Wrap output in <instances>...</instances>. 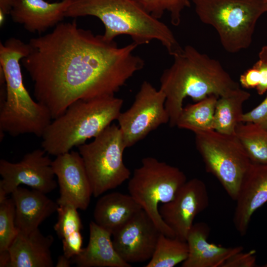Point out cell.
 Wrapping results in <instances>:
<instances>
[{
	"mask_svg": "<svg viewBox=\"0 0 267 267\" xmlns=\"http://www.w3.org/2000/svg\"><path fill=\"white\" fill-rule=\"evenodd\" d=\"M21 61L34 86L37 101L54 119L80 99L114 96L144 65L132 42L119 46L103 35L60 23L50 33L32 38Z\"/></svg>",
	"mask_w": 267,
	"mask_h": 267,
	"instance_id": "6da1fadb",
	"label": "cell"
},
{
	"mask_svg": "<svg viewBox=\"0 0 267 267\" xmlns=\"http://www.w3.org/2000/svg\"><path fill=\"white\" fill-rule=\"evenodd\" d=\"M174 57L160 79V89L166 96L165 108L170 127L176 126L187 96L199 101L211 95L220 97L240 88L216 59L187 45Z\"/></svg>",
	"mask_w": 267,
	"mask_h": 267,
	"instance_id": "7a4b0ae2",
	"label": "cell"
},
{
	"mask_svg": "<svg viewBox=\"0 0 267 267\" xmlns=\"http://www.w3.org/2000/svg\"><path fill=\"white\" fill-rule=\"evenodd\" d=\"M86 16L101 21L104 27L102 35L106 40L128 35L138 45L157 41L173 56L182 49L168 26L146 12L135 0H72L65 17Z\"/></svg>",
	"mask_w": 267,
	"mask_h": 267,
	"instance_id": "3957f363",
	"label": "cell"
},
{
	"mask_svg": "<svg viewBox=\"0 0 267 267\" xmlns=\"http://www.w3.org/2000/svg\"><path fill=\"white\" fill-rule=\"evenodd\" d=\"M29 45L15 38L0 44V67L5 78L6 96L0 105V138L6 132L12 136L30 134L41 137L51 123L48 109L35 101L24 86L20 61Z\"/></svg>",
	"mask_w": 267,
	"mask_h": 267,
	"instance_id": "277c9868",
	"label": "cell"
},
{
	"mask_svg": "<svg viewBox=\"0 0 267 267\" xmlns=\"http://www.w3.org/2000/svg\"><path fill=\"white\" fill-rule=\"evenodd\" d=\"M123 104V100L115 95L75 101L45 129L42 149L55 156L70 152L117 120Z\"/></svg>",
	"mask_w": 267,
	"mask_h": 267,
	"instance_id": "5b68a950",
	"label": "cell"
},
{
	"mask_svg": "<svg viewBox=\"0 0 267 267\" xmlns=\"http://www.w3.org/2000/svg\"><path fill=\"white\" fill-rule=\"evenodd\" d=\"M200 21L217 32L223 48L236 53L249 47L258 20L267 12L263 0H192Z\"/></svg>",
	"mask_w": 267,
	"mask_h": 267,
	"instance_id": "8992f818",
	"label": "cell"
},
{
	"mask_svg": "<svg viewBox=\"0 0 267 267\" xmlns=\"http://www.w3.org/2000/svg\"><path fill=\"white\" fill-rule=\"evenodd\" d=\"M128 183L129 194L150 216L160 231L175 237L173 231L161 218L158 206L172 200L187 181L185 174L179 168L153 157L141 160Z\"/></svg>",
	"mask_w": 267,
	"mask_h": 267,
	"instance_id": "52a82bcc",
	"label": "cell"
},
{
	"mask_svg": "<svg viewBox=\"0 0 267 267\" xmlns=\"http://www.w3.org/2000/svg\"><path fill=\"white\" fill-rule=\"evenodd\" d=\"M78 148L94 197L116 188L130 178L131 173L123 161L126 147L119 126L109 125L92 142Z\"/></svg>",
	"mask_w": 267,
	"mask_h": 267,
	"instance_id": "ba28073f",
	"label": "cell"
},
{
	"mask_svg": "<svg viewBox=\"0 0 267 267\" xmlns=\"http://www.w3.org/2000/svg\"><path fill=\"white\" fill-rule=\"evenodd\" d=\"M194 134L196 147L206 171L214 176L228 196L235 200L252 164L242 144L235 135L215 130Z\"/></svg>",
	"mask_w": 267,
	"mask_h": 267,
	"instance_id": "9c48e42d",
	"label": "cell"
},
{
	"mask_svg": "<svg viewBox=\"0 0 267 267\" xmlns=\"http://www.w3.org/2000/svg\"><path fill=\"white\" fill-rule=\"evenodd\" d=\"M166 96L150 82L144 81L131 106L121 112L117 121L126 148L134 146L160 126L169 123Z\"/></svg>",
	"mask_w": 267,
	"mask_h": 267,
	"instance_id": "30bf717a",
	"label": "cell"
},
{
	"mask_svg": "<svg viewBox=\"0 0 267 267\" xmlns=\"http://www.w3.org/2000/svg\"><path fill=\"white\" fill-rule=\"evenodd\" d=\"M46 154L43 149H37L17 163L0 160V202L21 184L45 194L57 187L52 161Z\"/></svg>",
	"mask_w": 267,
	"mask_h": 267,
	"instance_id": "8fae6325",
	"label": "cell"
},
{
	"mask_svg": "<svg viewBox=\"0 0 267 267\" xmlns=\"http://www.w3.org/2000/svg\"><path fill=\"white\" fill-rule=\"evenodd\" d=\"M209 204L205 183L199 178H193L185 182L172 200L162 204L159 211L175 237L186 241L195 218L205 210Z\"/></svg>",
	"mask_w": 267,
	"mask_h": 267,
	"instance_id": "7c38bea8",
	"label": "cell"
},
{
	"mask_svg": "<svg viewBox=\"0 0 267 267\" xmlns=\"http://www.w3.org/2000/svg\"><path fill=\"white\" fill-rule=\"evenodd\" d=\"M162 232L141 209L112 233L113 243L126 262L143 263L151 258Z\"/></svg>",
	"mask_w": 267,
	"mask_h": 267,
	"instance_id": "4fadbf2b",
	"label": "cell"
},
{
	"mask_svg": "<svg viewBox=\"0 0 267 267\" xmlns=\"http://www.w3.org/2000/svg\"><path fill=\"white\" fill-rule=\"evenodd\" d=\"M52 166L59 187L58 205L69 204L78 209L86 210L92 191L79 152L71 150L57 156Z\"/></svg>",
	"mask_w": 267,
	"mask_h": 267,
	"instance_id": "5bb4252c",
	"label": "cell"
},
{
	"mask_svg": "<svg viewBox=\"0 0 267 267\" xmlns=\"http://www.w3.org/2000/svg\"><path fill=\"white\" fill-rule=\"evenodd\" d=\"M235 201L233 222L243 236L247 232L254 212L267 202V165L252 164Z\"/></svg>",
	"mask_w": 267,
	"mask_h": 267,
	"instance_id": "9a60e30c",
	"label": "cell"
},
{
	"mask_svg": "<svg viewBox=\"0 0 267 267\" xmlns=\"http://www.w3.org/2000/svg\"><path fill=\"white\" fill-rule=\"evenodd\" d=\"M72 0L49 2L44 0H14L10 13L13 22L31 33H42L56 26L65 17Z\"/></svg>",
	"mask_w": 267,
	"mask_h": 267,
	"instance_id": "2e32d148",
	"label": "cell"
},
{
	"mask_svg": "<svg viewBox=\"0 0 267 267\" xmlns=\"http://www.w3.org/2000/svg\"><path fill=\"white\" fill-rule=\"evenodd\" d=\"M210 228L206 223L193 224L186 240L188 256L182 267H221L229 257L243 250L241 246L224 247L210 243Z\"/></svg>",
	"mask_w": 267,
	"mask_h": 267,
	"instance_id": "e0dca14e",
	"label": "cell"
},
{
	"mask_svg": "<svg viewBox=\"0 0 267 267\" xmlns=\"http://www.w3.org/2000/svg\"><path fill=\"white\" fill-rule=\"evenodd\" d=\"M15 207V224L19 232L28 233L39 228L40 224L54 212L58 205L39 190L20 186L11 193Z\"/></svg>",
	"mask_w": 267,
	"mask_h": 267,
	"instance_id": "ac0fdd59",
	"label": "cell"
},
{
	"mask_svg": "<svg viewBox=\"0 0 267 267\" xmlns=\"http://www.w3.org/2000/svg\"><path fill=\"white\" fill-rule=\"evenodd\" d=\"M51 235H44L39 228L28 233L19 232L10 246L8 267H52Z\"/></svg>",
	"mask_w": 267,
	"mask_h": 267,
	"instance_id": "d6986e66",
	"label": "cell"
},
{
	"mask_svg": "<svg viewBox=\"0 0 267 267\" xmlns=\"http://www.w3.org/2000/svg\"><path fill=\"white\" fill-rule=\"evenodd\" d=\"M112 233L91 221L86 247L71 259L78 267H131L118 255L111 239Z\"/></svg>",
	"mask_w": 267,
	"mask_h": 267,
	"instance_id": "ffe728a7",
	"label": "cell"
},
{
	"mask_svg": "<svg viewBox=\"0 0 267 267\" xmlns=\"http://www.w3.org/2000/svg\"><path fill=\"white\" fill-rule=\"evenodd\" d=\"M141 209L130 194L111 192L97 200L93 213L94 222L112 234Z\"/></svg>",
	"mask_w": 267,
	"mask_h": 267,
	"instance_id": "44dd1931",
	"label": "cell"
},
{
	"mask_svg": "<svg viewBox=\"0 0 267 267\" xmlns=\"http://www.w3.org/2000/svg\"><path fill=\"white\" fill-rule=\"evenodd\" d=\"M250 93L240 88L232 93L218 98L213 124L214 130L227 135H235L238 124L241 123L243 103Z\"/></svg>",
	"mask_w": 267,
	"mask_h": 267,
	"instance_id": "7402d4cb",
	"label": "cell"
},
{
	"mask_svg": "<svg viewBox=\"0 0 267 267\" xmlns=\"http://www.w3.org/2000/svg\"><path fill=\"white\" fill-rule=\"evenodd\" d=\"M218 98L215 95H211L183 107L176 126L194 133L214 130V113Z\"/></svg>",
	"mask_w": 267,
	"mask_h": 267,
	"instance_id": "603a6c76",
	"label": "cell"
},
{
	"mask_svg": "<svg viewBox=\"0 0 267 267\" xmlns=\"http://www.w3.org/2000/svg\"><path fill=\"white\" fill-rule=\"evenodd\" d=\"M235 135L253 164L267 165V130L252 123L241 122Z\"/></svg>",
	"mask_w": 267,
	"mask_h": 267,
	"instance_id": "cb8c5ba5",
	"label": "cell"
},
{
	"mask_svg": "<svg viewBox=\"0 0 267 267\" xmlns=\"http://www.w3.org/2000/svg\"><path fill=\"white\" fill-rule=\"evenodd\" d=\"M186 241L161 233L153 254L145 267H174L187 258Z\"/></svg>",
	"mask_w": 267,
	"mask_h": 267,
	"instance_id": "d4e9b609",
	"label": "cell"
},
{
	"mask_svg": "<svg viewBox=\"0 0 267 267\" xmlns=\"http://www.w3.org/2000/svg\"><path fill=\"white\" fill-rule=\"evenodd\" d=\"M148 13L156 19L162 17L165 12L170 14L171 21L178 26L182 11L190 5V0H135Z\"/></svg>",
	"mask_w": 267,
	"mask_h": 267,
	"instance_id": "484cf974",
	"label": "cell"
},
{
	"mask_svg": "<svg viewBox=\"0 0 267 267\" xmlns=\"http://www.w3.org/2000/svg\"><path fill=\"white\" fill-rule=\"evenodd\" d=\"M19 231L15 224V207L12 198L0 202V253L8 251Z\"/></svg>",
	"mask_w": 267,
	"mask_h": 267,
	"instance_id": "4316f807",
	"label": "cell"
},
{
	"mask_svg": "<svg viewBox=\"0 0 267 267\" xmlns=\"http://www.w3.org/2000/svg\"><path fill=\"white\" fill-rule=\"evenodd\" d=\"M58 219L54 229L61 239L82 228V221L78 209L69 204L58 205Z\"/></svg>",
	"mask_w": 267,
	"mask_h": 267,
	"instance_id": "83f0119b",
	"label": "cell"
},
{
	"mask_svg": "<svg viewBox=\"0 0 267 267\" xmlns=\"http://www.w3.org/2000/svg\"><path fill=\"white\" fill-rule=\"evenodd\" d=\"M241 122L252 123L267 130V92L266 97L258 105L243 113Z\"/></svg>",
	"mask_w": 267,
	"mask_h": 267,
	"instance_id": "f1b7e54d",
	"label": "cell"
},
{
	"mask_svg": "<svg viewBox=\"0 0 267 267\" xmlns=\"http://www.w3.org/2000/svg\"><path fill=\"white\" fill-rule=\"evenodd\" d=\"M62 242L63 254L70 259L78 255L83 249V237L80 231L62 239Z\"/></svg>",
	"mask_w": 267,
	"mask_h": 267,
	"instance_id": "f546056e",
	"label": "cell"
},
{
	"mask_svg": "<svg viewBox=\"0 0 267 267\" xmlns=\"http://www.w3.org/2000/svg\"><path fill=\"white\" fill-rule=\"evenodd\" d=\"M256 251H243L235 253L227 259L221 267H254L256 266Z\"/></svg>",
	"mask_w": 267,
	"mask_h": 267,
	"instance_id": "4dcf8cb0",
	"label": "cell"
},
{
	"mask_svg": "<svg viewBox=\"0 0 267 267\" xmlns=\"http://www.w3.org/2000/svg\"><path fill=\"white\" fill-rule=\"evenodd\" d=\"M253 66L258 70L259 85L256 88L259 95L267 92V62L259 59Z\"/></svg>",
	"mask_w": 267,
	"mask_h": 267,
	"instance_id": "1f68e13d",
	"label": "cell"
},
{
	"mask_svg": "<svg viewBox=\"0 0 267 267\" xmlns=\"http://www.w3.org/2000/svg\"><path fill=\"white\" fill-rule=\"evenodd\" d=\"M241 86L245 89H256L259 85L258 73L257 69L252 66L248 69L239 78Z\"/></svg>",
	"mask_w": 267,
	"mask_h": 267,
	"instance_id": "d6a6232c",
	"label": "cell"
},
{
	"mask_svg": "<svg viewBox=\"0 0 267 267\" xmlns=\"http://www.w3.org/2000/svg\"><path fill=\"white\" fill-rule=\"evenodd\" d=\"M14 0H0V13L7 15L10 14Z\"/></svg>",
	"mask_w": 267,
	"mask_h": 267,
	"instance_id": "836d02e7",
	"label": "cell"
},
{
	"mask_svg": "<svg viewBox=\"0 0 267 267\" xmlns=\"http://www.w3.org/2000/svg\"><path fill=\"white\" fill-rule=\"evenodd\" d=\"M71 264V259L67 258L63 254L58 257L55 266L56 267H69Z\"/></svg>",
	"mask_w": 267,
	"mask_h": 267,
	"instance_id": "e575fe53",
	"label": "cell"
},
{
	"mask_svg": "<svg viewBox=\"0 0 267 267\" xmlns=\"http://www.w3.org/2000/svg\"><path fill=\"white\" fill-rule=\"evenodd\" d=\"M259 59L267 62V45L263 46L259 53Z\"/></svg>",
	"mask_w": 267,
	"mask_h": 267,
	"instance_id": "d590c367",
	"label": "cell"
},
{
	"mask_svg": "<svg viewBox=\"0 0 267 267\" xmlns=\"http://www.w3.org/2000/svg\"><path fill=\"white\" fill-rule=\"evenodd\" d=\"M262 267H267V262L265 265L262 266Z\"/></svg>",
	"mask_w": 267,
	"mask_h": 267,
	"instance_id": "8d00e7d4",
	"label": "cell"
},
{
	"mask_svg": "<svg viewBox=\"0 0 267 267\" xmlns=\"http://www.w3.org/2000/svg\"><path fill=\"white\" fill-rule=\"evenodd\" d=\"M263 0L267 2V0Z\"/></svg>",
	"mask_w": 267,
	"mask_h": 267,
	"instance_id": "74e56055",
	"label": "cell"
}]
</instances>
